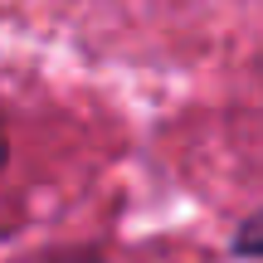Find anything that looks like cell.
<instances>
[{
  "mask_svg": "<svg viewBox=\"0 0 263 263\" xmlns=\"http://www.w3.org/2000/svg\"><path fill=\"white\" fill-rule=\"evenodd\" d=\"M5 156H10V146H5V132H0V166H5Z\"/></svg>",
  "mask_w": 263,
  "mask_h": 263,
  "instance_id": "6da1fadb",
  "label": "cell"
}]
</instances>
